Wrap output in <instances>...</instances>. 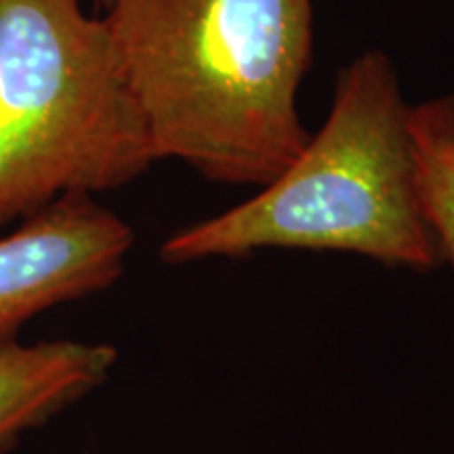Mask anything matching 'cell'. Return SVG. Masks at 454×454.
Here are the masks:
<instances>
[{"label": "cell", "mask_w": 454, "mask_h": 454, "mask_svg": "<svg viewBox=\"0 0 454 454\" xmlns=\"http://www.w3.org/2000/svg\"><path fill=\"white\" fill-rule=\"evenodd\" d=\"M154 162L104 17L82 0H0V230Z\"/></svg>", "instance_id": "3957f363"}, {"label": "cell", "mask_w": 454, "mask_h": 454, "mask_svg": "<svg viewBox=\"0 0 454 454\" xmlns=\"http://www.w3.org/2000/svg\"><path fill=\"white\" fill-rule=\"evenodd\" d=\"M89 3H93L98 9H104L106 11L112 4V0H89Z\"/></svg>", "instance_id": "52a82bcc"}, {"label": "cell", "mask_w": 454, "mask_h": 454, "mask_svg": "<svg viewBox=\"0 0 454 454\" xmlns=\"http://www.w3.org/2000/svg\"><path fill=\"white\" fill-rule=\"evenodd\" d=\"M104 20L156 160L257 187L297 160L311 0H112Z\"/></svg>", "instance_id": "6da1fadb"}, {"label": "cell", "mask_w": 454, "mask_h": 454, "mask_svg": "<svg viewBox=\"0 0 454 454\" xmlns=\"http://www.w3.org/2000/svg\"><path fill=\"white\" fill-rule=\"evenodd\" d=\"M116 348L82 340H41L0 348V452L27 429L106 383Z\"/></svg>", "instance_id": "5b68a950"}, {"label": "cell", "mask_w": 454, "mask_h": 454, "mask_svg": "<svg viewBox=\"0 0 454 454\" xmlns=\"http://www.w3.org/2000/svg\"><path fill=\"white\" fill-rule=\"evenodd\" d=\"M411 133L425 219L454 268V93L412 106Z\"/></svg>", "instance_id": "8992f818"}, {"label": "cell", "mask_w": 454, "mask_h": 454, "mask_svg": "<svg viewBox=\"0 0 454 454\" xmlns=\"http://www.w3.org/2000/svg\"><path fill=\"white\" fill-rule=\"evenodd\" d=\"M135 242L127 221L72 192L0 238V348L34 316L110 288Z\"/></svg>", "instance_id": "277c9868"}, {"label": "cell", "mask_w": 454, "mask_h": 454, "mask_svg": "<svg viewBox=\"0 0 454 454\" xmlns=\"http://www.w3.org/2000/svg\"><path fill=\"white\" fill-rule=\"evenodd\" d=\"M261 248L354 253L389 268L434 270L411 104L387 53L368 49L339 72L325 127L251 200L185 227L160 247L170 265Z\"/></svg>", "instance_id": "7a4b0ae2"}]
</instances>
